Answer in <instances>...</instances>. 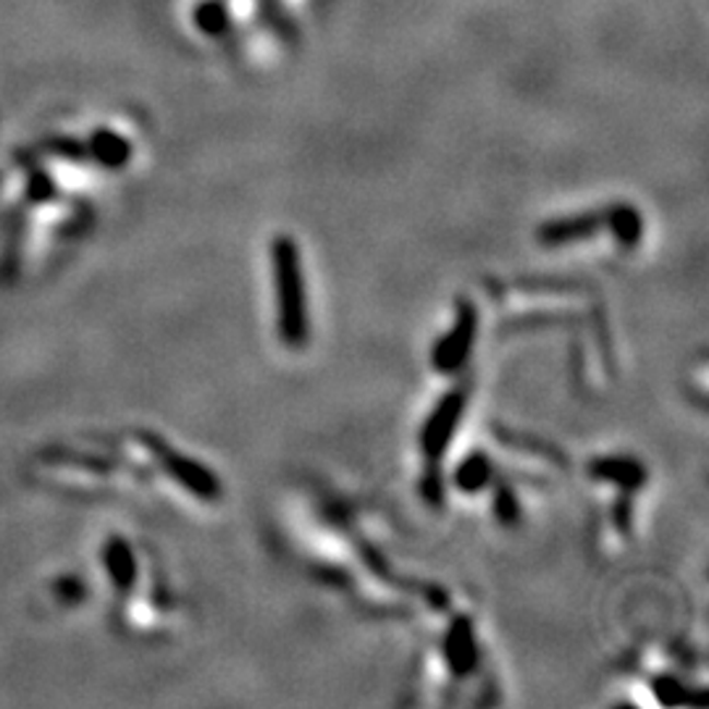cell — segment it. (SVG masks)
Returning a JSON list of instances; mask_svg holds the SVG:
<instances>
[{"label":"cell","instance_id":"obj_5","mask_svg":"<svg viewBox=\"0 0 709 709\" xmlns=\"http://www.w3.org/2000/svg\"><path fill=\"white\" fill-rule=\"evenodd\" d=\"M604 218H607V211H587V213H574V216L552 218L542 224L539 229V243L546 247L557 245H570L581 243V239L594 237L596 232L604 229Z\"/></svg>","mask_w":709,"mask_h":709},{"label":"cell","instance_id":"obj_15","mask_svg":"<svg viewBox=\"0 0 709 709\" xmlns=\"http://www.w3.org/2000/svg\"><path fill=\"white\" fill-rule=\"evenodd\" d=\"M654 694L662 705H681V701L688 699L686 688H683L675 678H667V675L665 678L654 681Z\"/></svg>","mask_w":709,"mask_h":709},{"label":"cell","instance_id":"obj_8","mask_svg":"<svg viewBox=\"0 0 709 709\" xmlns=\"http://www.w3.org/2000/svg\"><path fill=\"white\" fill-rule=\"evenodd\" d=\"M604 226H607V229L613 232V237L623 247H634V245L641 243L643 218H641V213L636 211L634 205L610 208L607 218H604Z\"/></svg>","mask_w":709,"mask_h":709},{"label":"cell","instance_id":"obj_9","mask_svg":"<svg viewBox=\"0 0 709 709\" xmlns=\"http://www.w3.org/2000/svg\"><path fill=\"white\" fill-rule=\"evenodd\" d=\"M492 481V463L484 452H473L460 463L454 471V486L465 494H476L486 489V484Z\"/></svg>","mask_w":709,"mask_h":709},{"label":"cell","instance_id":"obj_11","mask_svg":"<svg viewBox=\"0 0 709 709\" xmlns=\"http://www.w3.org/2000/svg\"><path fill=\"white\" fill-rule=\"evenodd\" d=\"M194 27H198L208 37H221L229 29V11L221 0H203L194 9Z\"/></svg>","mask_w":709,"mask_h":709},{"label":"cell","instance_id":"obj_14","mask_svg":"<svg viewBox=\"0 0 709 709\" xmlns=\"http://www.w3.org/2000/svg\"><path fill=\"white\" fill-rule=\"evenodd\" d=\"M421 494L432 507L441 505V499H445V486H441L439 463H426V471H423V481H421Z\"/></svg>","mask_w":709,"mask_h":709},{"label":"cell","instance_id":"obj_2","mask_svg":"<svg viewBox=\"0 0 709 709\" xmlns=\"http://www.w3.org/2000/svg\"><path fill=\"white\" fill-rule=\"evenodd\" d=\"M476 334H478L476 308H473V303L460 300L452 329L447 331L437 344H434L432 366L437 368L439 374H458V370L465 366L473 344H476Z\"/></svg>","mask_w":709,"mask_h":709},{"label":"cell","instance_id":"obj_7","mask_svg":"<svg viewBox=\"0 0 709 709\" xmlns=\"http://www.w3.org/2000/svg\"><path fill=\"white\" fill-rule=\"evenodd\" d=\"M591 476L607 481V484L621 486L623 492L630 494L636 489H641L643 481H647V471L639 460L630 458H600L591 463Z\"/></svg>","mask_w":709,"mask_h":709},{"label":"cell","instance_id":"obj_6","mask_svg":"<svg viewBox=\"0 0 709 709\" xmlns=\"http://www.w3.org/2000/svg\"><path fill=\"white\" fill-rule=\"evenodd\" d=\"M445 657L447 665L454 675H468L478 662V647L476 636H473V626L468 617H458L452 623L450 634H447L445 641Z\"/></svg>","mask_w":709,"mask_h":709},{"label":"cell","instance_id":"obj_1","mask_svg":"<svg viewBox=\"0 0 709 709\" xmlns=\"http://www.w3.org/2000/svg\"><path fill=\"white\" fill-rule=\"evenodd\" d=\"M273 284H276L279 308V340L287 347H303L308 342V303H305V282L300 250L292 237H276L271 247Z\"/></svg>","mask_w":709,"mask_h":709},{"label":"cell","instance_id":"obj_10","mask_svg":"<svg viewBox=\"0 0 709 709\" xmlns=\"http://www.w3.org/2000/svg\"><path fill=\"white\" fill-rule=\"evenodd\" d=\"M93 151H95V158L101 161V164H106L110 168H119V166L127 164L132 147H129V142L123 140L121 134L103 129V132L95 134Z\"/></svg>","mask_w":709,"mask_h":709},{"label":"cell","instance_id":"obj_12","mask_svg":"<svg viewBox=\"0 0 709 709\" xmlns=\"http://www.w3.org/2000/svg\"><path fill=\"white\" fill-rule=\"evenodd\" d=\"M108 570H110V576H114L116 587H119V589H129V587H132L137 568H134L132 552H129L127 544H121V542L110 544V550H108Z\"/></svg>","mask_w":709,"mask_h":709},{"label":"cell","instance_id":"obj_13","mask_svg":"<svg viewBox=\"0 0 709 709\" xmlns=\"http://www.w3.org/2000/svg\"><path fill=\"white\" fill-rule=\"evenodd\" d=\"M494 516L503 520L505 525H512L520 516V507H518V499L516 494H512L510 486H497V492H494Z\"/></svg>","mask_w":709,"mask_h":709},{"label":"cell","instance_id":"obj_4","mask_svg":"<svg viewBox=\"0 0 709 709\" xmlns=\"http://www.w3.org/2000/svg\"><path fill=\"white\" fill-rule=\"evenodd\" d=\"M151 447H153V452L161 458V463L168 468V473H172V476L177 478L181 486H187V489L203 499L221 497L218 478L213 476L205 465L194 463V460H190V458H181V454L172 452L166 445H161V441H151Z\"/></svg>","mask_w":709,"mask_h":709},{"label":"cell","instance_id":"obj_3","mask_svg":"<svg viewBox=\"0 0 709 709\" xmlns=\"http://www.w3.org/2000/svg\"><path fill=\"white\" fill-rule=\"evenodd\" d=\"M468 405V389L458 387L441 397V402L428 415V421L421 428V450L426 454V463H439L441 454L450 447L454 428L463 421Z\"/></svg>","mask_w":709,"mask_h":709}]
</instances>
